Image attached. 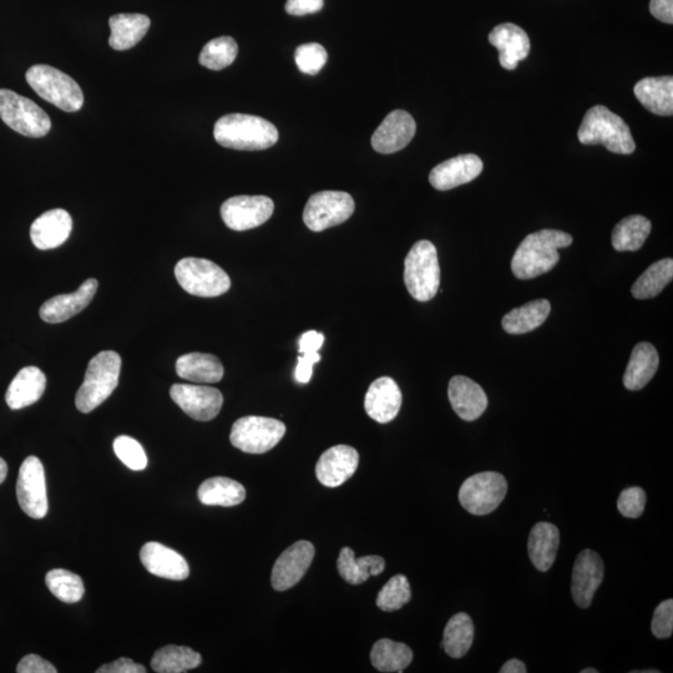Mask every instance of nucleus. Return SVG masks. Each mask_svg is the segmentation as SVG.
Masks as SVG:
<instances>
[{
  "mask_svg": "<svg viewBox=\"0 0 673 673\" xmlns=\"http://www.w3.org/2000/svg\"><path fill=\"white\" fill-rule=\"evenodd\" d=\"M483 168V161L479 156L459 155L435 166L430 171L429 182L439 191L452 190L477 179L482 174Z\"/></svg>",
  "mask_w": 673,
  "mask_h": 673,
  "instance_id": "obj_19",
  "label": "nucleus"
},
{
  "mask_svg": "<svg viewBox=\"0 0 673 673\" xmlns=\"http://www.w3.org/2000/svg\"><path fill=\"white\" fill-rule=\"evenodd\" d=\"M45 584L60 601L75 604L83 599L85 588L79 575L65 569H54L45 576Z\"/></svg>",
  "mask_w": 673,
  "mask_h": 673,
  "instance_id": "obj_40",
  "label": "nucleus"
},
{
  "mask_svg": "<svg viewBox=\"0 0 673 673\" xmlns=\"http://www.w3.org/2000/svg\"><path fill=\"white\" fill-rule=\"evenodd\" d=\"M550 312V302L541 298L510 311L504 316L502 326L509 335H525L543 325Z\"/></svg>",
  "mask_w": 673,
  "mask_h": 673,
  "instance_id": "obj_33",
  "label": "nucleus"
},
{
  "mask_svg": "<svg viewBox=\"0 0 673 673\" xmlns=\"http://www.w3.org/2000/svg\"><path fill=\"white\" fill-rule=\"evenodd\" d=\"M175 276L187 293L197 297H219L231 287L229 275L205 258L187 257L177 262Z\"/></svg>",
  "mask_w": 673,
  "mask_h": 673,
  "instance_id": "obj_7",
  "label": "nucleus"
},
{
  "mask_svg": "<svg viewBox=\"0 0 673 673\" xmlns=\"http://www.w3.org/2000/svg\"><path fill=\"white\" fill-rule=\"evenodd\" d=\"M673 280V260L664 258L651 265L642 275L637 278L631 287L632 296L636 300H649L659 296L664 288Z\"/></svg>",
  "mask_w": 673,
  "mask_h": 673,
  "instance_id": "obj_39",
  "label": "nucleus"
},
{
  "mask_svg": "<svg viewBox=\"0 0 673 673\" xmlns=\"http://www.w3.org/2000/svg\"><path fill=\"white\" fill-rule=\"evenodd\" d=\"M8 475V465L5 460L0 458V484H2Z\"/></svg>",
  "mask_w": 673,
  "mask_h": 673,
  "instance_id": "obj_54",
  "label": "nucleus"
},
{
  "mask_svg": "<svg viewBox=\"0 0 673 673\" xmlns=\"http://www.w3.org/2000/svg\"><path fill=\"white\" fill-rule=\"evenodd\" d=\"M660 366V357L651 343L637 344L627 364L624 386L629 391H640L655 377Z\"/></svg>",
  "mask_w": 673,
  "mask_h": 673,
  "instance_id": "obj_28",
  "label": "nucleus"
},
{
  "mask_svg": "<svg viewBox=\"0 0 673 673\" xmlns=\"http://www.w3.org/2000/svg\"><path fill=\"white\" fill-rule=\"evenodd\" d=\"M72 230L73 220L68 211L50 210L33 222L30 239L39 250L57 249L69 239Z\"/></svg>",
  "mask_w": 673,
  "mask_h": 673,
  "instance_id": "obj_25",
  "label": "nucleus"
},
{
  "mask_svg": "<svg viewBox=\"0 0 673 673\" xmlns=\"http://www.w3.org/2000/svg\"><path fill=\"white\" fill-rule=\"evenodd\" d=\"M0 119L28 138H43L52 129V121L40 106L7 89H0Z\"/></svg>",
  "mask_w": 673,
  "mask_h": 673,
  "instance_id": "obj_8",
  "label": "nucleus"
},
{
  "mask_svg": "<svg viewBox=\"0 0 673 673\" xmlns=\"http://www.w3.org/2000/svg\"><path fill=\"white\" fill-rule=\"evenodd\" d=\"M573 244V236L558 230H541L525 237L511 260V271L519 280H533L558 265L559 250Z\"/></svg>",
  "mask_w": 673,
  "mask_h": 673,
  "instance_id": "obj_1",
  "label": "nucleus"
},
{
  "mask_svg": "<svg viewBox=\"0 0 673 673\" xmlns=\"http://www.w3.org/2000/svg\"><path fill=\"white\" fill-rule=\"evenodd\" d=\"M325 5V0H287L286 12L296 17H303V15L315 14Z\"/></svg>",
  "mask_w": 673,
  "mask_h": 673,
  "instance_id": "obj_49",
  "label": "nucleus"
},
{
  "mask_svg": "<svg viewBox=\"0 0 673 673\" xmlns=\"http://www.w3.org/2000/svg\"><path fill=\"white\" fill-rule=\"evenodd\" d=\"M239 47L234 38L220 37L207 43L201 50L199 62L202 67L222 70L235 62Z\"/></svg>",
  "mask_w": 673,
  "mask_h": 673,
  "instance_id": "obj_41",
  "label": "nucleus"
},
{
  "mask_svg": "<svg viewBox=\"0 0 673 673\" xmlns=\"http://www.w3.org/2000/svg\"><path fill=\"white\" fill-rule=\"evenodd\" d=\"M416 131L417 124L411 114L404 110H394L374 131L373 149L379 154L397 153L411 143Z\"/></svg>",
  "mask_w": 673,
  "mask_h": 673,
  "instance_id": "obj_17",
  "label": "nucleus"
},
{
  "mask_svg": "<svg viewBox=\"0 0 673 673\" xmlns=\"http://www.w3.org/2000/svg\"><path fill=\"white\" fill-rule=\"evenodd\" d=\"M651 234V222L645 216L625 217L612 231V246L619 252L637 251L644 246Z\"/></svg>",
  "mask_w": 673,
  "mask_h": 673,
  "instance_id": "obj_37",
  "label": "nucleus"
},
{
  "mask_svg": "<svg viewBox=\"0 0 673 673\" xmlns=\"http://www.w3.org/2000/svg\"><path fill=\"white\" fill-rule=\"evenodd\" d=\"M448 397L454 412L463 421H477L488 408V397L484 389L468 377L455 376L450 379Z\"/></svg>",
  "mask_w": 673,
  "mask_h": 673,
  "instance_id": "obj_21",
  "label": "nucleus"
},
{
  "mask_svg": "<svg viewBox=\"0 0 673 673\" xmlns=\"http://www.w3.org/2000/svg\"><path fill=\"white\" fill-rule=\"evenodd\" d=\"M473 641V621L469 615L459 612L445 626L442 647L448 656L453 659H462L468 654Z\"/></svg>",
  "mask_w": 673,
  "mask_h": 673,
  "instance_id": "obj_35",
  "label": "nucleus"
},
{
  "mask_svg": "<svg viewBox=\"0 0 673 673\" xmlns=\"http://www.w3.org/2000/svg\"><path fill=\"white\" fill-rule=\"evenodd\" d=\"M285 434V423L273 418L249 416L232 425L230 440L241 452L263 454L275 448Z\"/></svg>",
  "mask_w": 673,
  "mask_h": 673,
  "instance_id": "obj_9",
  "label": "nucleus"
},
{
  "mask_svg": "<svg viewBox=\"0 0 673 673\" xmlns=\"http://www.w3.org/2000/svg\"><path fill=\"white\" fill-rule=\"evenodd\" d=\"M17 497L20 508L33 519H43L48 514L47 482L42 462L28 457L19 469Z\"/></svg>",
  "mask_w": 673,
  "mask_h": 673,
  "instance_id": "obj_12",
  "label": "nucleus"
},
{
  "mask_svg": "<svg viewBox=\"0 0 673 673\" xmlns=\"http://www.w3.org/2000/svg\"><path fill=\"white\" fill-rule=\"evenodd\" d=\"M98 673H146V669L143 665L136 664L131 659H126V657H121V659L110 664L101 666Z\"/></svg>",
  "mask_w": 673,
  "mask_h": 673,
  "instance_id": "obj_50",
  "label": "nucleus"
},
{
  "mask_svg": "<svg viewBox=\"0 0 673 673\" xmlns=\"http://www.w3.org/2000/svg\"><path fill=\"white\" fill-rule=\"evenodd\" d=\"M560 545L559 529L554 524L541 521L530 531L528 554L539 571H549L554 565Z\"/></svg>",
  "mask_w": 673,
  "mask_h": 673,
  "instance_id": "obj_27",
  "label": "nucleus"
},
{
  "mask_svg": "<svg viewBox=\"0 0 673 673\" xmlns=\"http://www.w3.org/2000/svg\"><path fill=\"white\" fill-rule=\"evenodd\" d=\"M18 673H57L55 666L38 655H28L20 660Z\"/></svg>",
  "mask_w": 673,
  "mask_h": 673,
  "instance_id": "obj_48",
  "label": "nucleus"
},
{
  "mask_svg": "<svg viewBox=\"0 0 673 673\" xmlns=\"http://www.w3.org/2000/svg\"><path fill=\"white\" fill-rule=\"evenodd\" d=\"M489 43L499 50L500 65L506 70L518 68L521 60L528 58L530 39L524 29L513 23L498 25L489 34Z\"/></svg>",
  "mask_w": 673,
  "mask_h": 673,
  "instance_id": "obj_24",
  "label": "nucleus"
},
{
  "mask_svg": "<svg viewBox=\"0 0 673 673\" xmlns=\"http://www.w3.org/2000/svg\"><path fill=\"white\" fill-rule=\"evenodd\" d=\"M404 283L414 300L428 302L440 286L438 252L432 242L422 240L409 251L404 261Z\"/></svg>",
  "mask_w": 673,
  "mask_h": 673,
  "instance_id": "obj_5",
  "label": "nucleus"
},
{
  "mask_svg": "<svg viewBox=\"0 0 673 673\" xmlns=\"http://www.w3.org/2000/svg\"><path fill=\"white\" fill-rule=\"evenodd\" d=\"M197 497L207 506H236L244 502L246 490L244 485L234 479L216 477L205 480L197 490Z\"/></svg>",
  "mask_w": 673,
  "mask_h": 673,
  "instance_id": "obj_34",
  "label": "nucleus"
},
{
  "mask_svg": "<svg viewBox=\"0 0 673 673\" xmlns=\"http://www.w3.org/2000/svg\"><path fill=\"white\" fill-rule=\"evenodd\" d=\"M412 599L411 585L404 575L393 576L377 596V606L382 611L401 610Z\"/></svg>",
  "mask_w": 673,
  "mask_h": 673,
  "instance_id": "obj_42",
  "label": "nucleus"
},
{
  "mask_svg": "<svg viewBox=\"0 0 673 673\" xmlns=\"http://www.w3.org/2000/svg\"><path fill=\"white\" fill-rule=\"evenodd\" d=\"M651 630L652 634H654L657 639H669V637L672 636L673 601L671 599L662 601L661 604L656 607L654 619H652Z\"/></svg>",
  "mask_w": 673,
  "mask_h": 673,
  "instance_id": "obj_46",
  "label": "nucleus"
},
{
  "mask_svg": "<svg viewBox=\"0 0 673 673\" xmlns=\"http://www.w3.org/2000/svg\"><path fill=\"white\" fill-rule=\"evenodd\" d=\"M374 669L381 672H403L413 661V652L402 642L379 640L371 651Z\"/></svg>",
  "mask_w": 673,
  "mask_h": 673,
  "instance_id": "obj_38",
  "label": "nucleus"
},
{
  "mask_svg": "<svg viewBox=\"0 0 673 673\" xmlns=\"http://www.w3.org/2000/svg\"><path fill=\"white\" fill-rule=\"evenodd\" d=\"M114 452L116 457L131 470L139 472L148 467V457L143 445L128 435H120L114 440Z\"/></svg>",
  "mask_w": 673,
  "mask_h": 673,
  "instance_id": "obj_43",
  "label": "nucleus"
},
{
  "mask_svg": "<svg viewBox=\"0 0 673 673\" xmlns=\"http://www.w3.org/2000/svg\"><path fill=\"white\" fill-rule=\"evenodd\" d=\"M202 657L190 647L169 645L155 652L151 669L158 673H182L199 667Z\"/></svg>",
  "mask_w": 673,
  "mask_h": 673,
  "instance_id": "obj_36",
  "label": "nucleus"
},
{
  "mask_svg": "<svg viewBox=\"0 0 673 673\" xmlns=\"http://www.w3.org/2000/svg\"><path fill=\"white\" fill-rule=\"evenodd\" d=\"M646 493L639 487L627 488L617 499V509L625 518L637 519L644 514L646 506Z\"/></svg>",
  "mask_w": 673,
  "mask_h": 673,
  "instance_id": "obj_45",
  "label": "nucleus"
},
{
  "mask_svg": "<svg viewBox=\"0 0 673 673\" xmlns=\"http://www.w3.org/2000/svg\"><path fill=\"white\" fill-rule=\"evenodd\" d=\"M578 138L581 144L604 145L615 154L630 155L636 149L629 125L602 105L594 106L585 114Z\"/></svg>",
  "mask_w": 673,
  "mask_h": 673,
  "instance_id": "obj_3",
  "label": "nucleus"
},
{
  "mask_svg": "<svg viewBox=\"0 0 673 673\" xmlns=\"http://www.w3.org/2000/svg\"><path fill=\"white\" fill-rule=\"evenodd\" d=\"M296 64L303 74L317 75L325 67L328 54L318 43L302 44L296 50Z\"/></svg>",
  "mask_w": 673,
  "mask_h": 673,
  "instance_id": "obj_44",
  "label": "nucleus"
},
{
  "mask_svg": "<svg viewBox=\"0 0 673 673\" xmlns=\"http://www.w3.org/2000/svg\"><path fill=\"white\" fill-rule=\"evenodd\" d=\"M635 96L651 113L659 116L673 114V78H645L635 85Z\"/></svg>",
  "mask_w": 673,
  "mask_h": 673,
  "instance_id": "obj_30",
  "label": "nucleus"
},
{
  "mask_svg": "<svg viewBox=\"0 0 673 673\" xmlns=\"http://www.w3.org/2000/svg\"><path fill=\"white\" fill-rule=\"evenodd\" d=\"M337 569L346 583L361 585L366 583L371 576L382 574L386 569V561L377 555L356 559L351 548H343L338 556Z\"/></svg>",
  "mask_w": 673,
  "mask_h": 673,
  "instance_id": "obj_32",
  "label": "nucleus"
},
{
  "mask_svg": "<svg viewBox=\"0 0 673 673\" xmlns=\"http://www.w3.org/2000/svg\"><path fill=\"white\" fill-rule=\"evenodd\" d=\"M525 672H528V670H526L524 662L518 659H513L509 660L508 662H505L502 669H500V673H525Z\"/></svg>",
  "mask_w": 673,
  "mask_h": 673,
  "instance_id": "obj_53",
  "label": "nucleus"
},
{
  "mask_svg": "<svg viewBox=\"0 0 673 673\" xmlns=\"http://www.w3.org/2000/svg\"><path fill=\"white\" fill-rule=\"evenodd\" d=\"M359 454L349 445H336L321 455L316 465L317 479L327 488L341 487L357 472Z\"/></svg>",
  "mask_w": 673,
  "mask_h": 673,
  "instance_id": "obj_18",
  "label": "nucleus"
},
{
  "mask_svg": "<svg viewBox=\"0 0 673 673\" xmlns=\"http://www.w3.org/2000/svg\"><path fill=\"white\" fill-rule=\"evenodd\" d=\"M214 136L217 143L227 149L260 151L277 143L278 130L260 116L229 114L217 120Z\"/></svg>",
  "mask_w": 673,
  "mask_h": 673,
  "instance_id": "obj_2",
  "label": "nucleus"
},
{
  "mask_svg": "<svg viewBox=\"0 0 673 673\" xmlns=\"http://www.w3.org/2000/svg\"><path fill=\"white\" fill-rule=\"evenodd\" d=\"M150 18L144 14H116L109 19L110 47L128 50L141 42L150 28Z\"/></svg>",
  "mask_w": 673,
  "mask_h": 673,
  "instance_id": "obj_31",
  "label": "nucleus"
},
{
  "mask_svg": "<svg viewBox=\"0 0 673 673\" xmlns=\"http://www.w3.org/2000/svg\"><path fill=\"white\" fill-rule=\"evenodd\" d=\"M141 563L159 578L182 581L189 578L190 568L184 556L160 543L145 544L140 551Z\"/></svg>",
  "mask_w": 673,
  "mask_h": 673,
  "instance_id": "obj_23",
  "label": "nucleus"
},
{
  "mask_svg": "<svg viewBox=\"0 0 673 673\" xmlns=\"http://www.w3.org/2000/svg\"><path fill=\"white\" fill-rule=\"evenodd\" d=\"M27 82L40 98L57 108L75 113L84 104L83 90L69 75L49 65H34L25 75Z\"/></svg>",
  "mask_w": 673,
  "mask_h": 673,
  "instance_id": "obj_6",
  "label": "nucleus"
},
{
  "mask_svg": "<svg viewBox=\"0 0 673 673\" xmlns=\"http://www.w3.org/2000/svg\"><path fill=\"white\" fill-rule=\"evenodd\" d=\"M650 12L666 24L673 23V0H651Z\"/></svg>",
  "mask_w": 673,
  "mask_h": 673,
  "instance_id": "obj_52",
  "label": "nucleus"
},
{
  "mask_svg": "<svg viewBox=\"0 0 673 673\" xmlns=\"http://www.w3.org/2000/svg\"><path fill=\"white\" fill-rule=\"evenodd\" d=\"M321 361L320 353H306L298 356L295 378L298 383H310L313 373V366Z\"/></svg>",
  "mask_w": 673,
  "mask_h": 673,
  "instance_id": "obj_47",
  "label": "nucleus"
},
{
  "mask_svg": "<svg viewBox=\"0 0 673 673\" xmlns=\"http://www.w3.org/2000/svg\"><path fill=\"white\" fill-rule=\"evenodd\" d=\"M325 342V336L323 333L317 331H308L303 333L298 341V353H317L323 346Z\"/></svg>",
  "mask_w": 673,
  "mask_h": 673,
  "instance_id": "obj_51",
  "label": "nucleus"
},
{
  "mask_svg": "<svg viewBox=\"0 0 673 673\" xmlns=\"http://www.w3.org/2000/svg\"><path fill=\"white\" fill-rule=\"evenodd\" d=\"M275 204L267 196H235L221 206L225 225L234 231H247L271 219Z\"/></svg>",
  "mask_w": 673,
  "mask_h": 673,
  "instance_id": "obj_13",
  "label": "nucleus"
},
{
  "mask_svg": "<svg viewBox=\"0 0 673 673\" xmlns=\"http://www.w3.org/2000/svg\"><path fill=\"white\" fill-rule=\"evenodd\" d=\"M170 396L187 416L199 422L215 419L224 404V396L219 389L194 384H174Z\"/></svg>",
  "mask_w": 673,
  "mask_h": 673,
  "instance_id": "obj_14",
  "label": "nucleus"
},
{
  "mask_svg": "<svg viewBox=\"0 0 673 673\" xmlns=\"http://www.w3.org/2000/svg\"><path fill=\"white\" fill-rule=\"evenodd\" d=\"M508 493L504 475L484 472L473 475L459 490V502L468 513L478 516L493 513Z\"/></svg>",
  "mask_w": 673,
  "mask_h": 673,
  "instance_id": "obj_10",
  "label": "nucleus"
},
{
  "mask_svg": "<svg viewBox=\"0 0 673 673\" xmlns=\"http://www.w3.org/2000/svg\"><path fill=\"white\" fill-rule=\"evenodd\" d=\"M597 672H599V671H597L595 669H586V670L581 671V673H597Z\"/></svg>",
  "mask_w": 673,
  "mask_h": 673,
  "instance_id": "obj_55",
  "label": "nucleus"
},
{
  "mask_svg": "<svg viewBox=\"0 0 673 673\" xmlns=\"http://www.w3.org/2000/svg\"><path fill=\"white\" fill-rule=\"evenodd\" d=\"M315 546L301 540L283 551L273 566L271 583L276 591H286L300 583L315 558Z\"/></svg>",
  "mask_w": 673,
  "mask_h": 673,
  "instance_id": "obj_15",
  "label": "nucleus"
},
{
  "mask_svg": "<svg viewBox=\"0 0 673 673\" xmlns=\"http://www.w3.org/2000/svg\"><path fill=\"white\" fill-rule=\"evenodd\" d=\"M353 197L342 191H322L312 195L303 211V221L313 232H322L346 222L353 215Z\"/></svg>",
  "mask_w": 673,
  "mask_h": 673,
  "instance_id": "obj_11",
  "label": "nucleus"
},
{
  "mask_svg": "<svg viewBox=\"0 0 673 673\" xmlns=\"http://www.w3.org/2000/svg\"><path fill=\"white\" fill-rule=\"evenodd\" d=\"M605 566L599 554L590 549L581 551L576 558L571 594L575 604L581 609H588L594 599L595 592L604 580Z\"/></svg>",
  "mask_w": 673,
  "mask_h": 673,
  "instance_id": "obj_16",
  "label": "nucleus"
},
{
  "mask_svg": "<svg viewBox=\"0 0 673 673\" xmlns=\"http://www.w3.org/2000/svg\"><path fill=\"white\" fill-rule=\"evenodd\" d=\"M402 392L391 377H381L369 387L364 408L369 417L381 424L392 422L402 407Z\"/></svg>",
  "mask_w": 673,
  "mask_h": 673,
  "instance_id": "obj_20",
  "label": "nucleus"
},
{
  "mask_svg": "<svg viewBox=\"0 0 673 673\" xmlns=\"http://www.w3.org/2000/svg\"><path fill=\"white\" fill-rule=\"evenodd\" d=\"M120 371L119 353L103 351L96 354L89 362L84 382L75 397L79 411L90 413L103 404L118 387Z\"/></svg>",
  "mask_w": 673,
  "mask_h": 673,
  "instance_id": "obj_4",
  "label": "nucleus"
},
{
  "mask_svg": "<svg viewBox=\"0 0 673 673\" xmlns=\"http://www.w3.org/2000/svg\"><path fill=\"white\" fill-rule=\"evenodd\" d=\"M176 373L194 383H219L224 377V366L219 358L207 353L184 354L176 362Z\"/></svg>",
  "mask_w": 673,
  "mask_h": 673,
  "instance_id": "obj_29",
  "label": "nucleus"
},
{
  "mask_svg": "<svg viewBox=\"0 0 673 673\" xmlns=\"http://www.w3.org/2000/svg\"><path fill=\"white\" fill-rule=\"evenodd\" d=\"M45 387H47L45 374L38 367H25L10 383L5 401L10 409L18 411L37 403L42 398Z\"/></svg>",
  "mask_w": 673,
  "mask_h": 673,
  "instance_id": "obj_26",
  "label": "nucleus"
},
{
  "mask_svg": "<svg viewBox=\"0 0 673 673\" xmlns=\"http://www.w3.org/2000/svg\"><path fill=\"white\" fill-rule=\"evenodd\" d=\"M98 286L99 283L95 278H89L79 287L78 291L50 298L40 308V318L47 323H62L70 320L89 306L98 291Z\"/></svg>",
  "mask_w": 673,
  "mask_h": 673,
  "instance_id": "obj_22",
  "label": "nucleus"
}]
</instances>
